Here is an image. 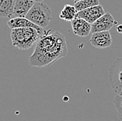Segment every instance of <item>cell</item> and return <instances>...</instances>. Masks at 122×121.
<instances>
[{
    "label": "cell",
    "instance_id": "1",
    "mask_svg": "<svg viewBox=\"0 0 122 121\" xmlns=\"http://www.w3.org/2000/svg\"><path fill=\"white\" fill-rule=\"evenodd\" d=\"M47 31L38 40L29 63L30 66L49 67L55 62L67 56L68 50L66 40L59 31L49 33Z\"/></svg>",
    "mask_w": 122,
    "mask_h": 121
},
{
    "label": "cell",
    "instance_id": "2",
    "mask_svg": "<svg viewBox=\"0 0 122 121\" xmlns=\"http://www.w3.org/2000/svg\"><path fill=\"white\" fill-rule=\"evenodd\" d=\"M42 36L39 31L30 27L15 28L10 31L12 45L21 50L30 49Z\"/></svg>",
    "mask_w": 122,
    "mask_h": 121
},
{
    "label": "cell",
    "instance_id": "3",
    "mask_svg": "<svg viewBox=\"0 0 122 121\" xmlns=\"http://www.w3.org/2000/svg\"><path fill=\"white\" fill-rule=\"evenodd\" d=\"M25 17L41 28L45 29L52 19V11L45 2H36Z\"/></svg>",
    "mask_w": 122,
    "mask_h": 121
},
{
    "label": "cell",
    "instance_id": "4",
    "mask_svg": "<svg viewBox=\"0 0 122 121\" xmlns=\"http://www.w3.org/2000/svg\"><path fill=\"white\" fill-rule=\"evenodd\" d=\"M108 80L114 93L122 96V58H117L110 66Z\"/></svg>",
    "mask_w": 122,
    "mask_h": 121
},
{
    "label": "cell",
    "instance_id": "5",
    "mask_svg": "<svg viewBox=\"0 0 122 121\" xmlns=\"http://www.w3.org/2000/svg\"><path fill=\"white\" fill-rule=\"evenodd\" d=\"M116 24H117V21L114 17L110 13H106L92 24L91 33L109 31Z\"/></svg>",
    "mask_w": 122,
    "mask_h": 121
},
{
    "label": "cell",
    "instance_id": "6",
    "mask_svg": "<svg viewBox=\"0 0 122 121\" xmlns=\"http://www.w3.org/2000/svg\"><path fill=\"white\" fill-rule=\"evenodd\" d=\"M90 43L92 45L98 49L109 47L112 44V38L109 31L92 33Z\"/></svg>",
    "mask_w": 122,
    "mask_h": 121
},
{
    "label": "cell",
    "instance_id": "7",
    "mask_svg": "<svg viewBox=\"0 0 122 121\" xmlns=\"http://www.w3.org/2000/svg\"><path fill=\"white\" fill-rule=\"evenodd\" d=\"M105 13H106L103 6L101 4H99L97 6L88 8L79 12H77L76 17L83 18L89 23L93 24Z\"/></svg>",
    "mask_w": 122,
    "mask_h": 121
},
{
    "label": "cell",
    "instance_id": "8",
    "mask_svg": "<svg viewBox=\"0 0 122 121\" xmlns=\"http://www.w3.org/2000/svg\"><path fill=\"white\" fill-rule=\"evenodd\" d=\"M71 25L74 33L80 37H87L91 33L92 24L83 18L76 17L71 22Z\"/></svg>",
    "mask_w": 122,
    "mask_h": 121
},
{
    "label": "cell",
    "instance_id": "9",
    "mask_svg": "<svg viewBox=\"0 0 122 121\" xmlns=\"http://www.w3.org/2000/svg\"><path fill=\"white\" fill-rule=\"evenodd\" d=\"M8 26L10 29H15V28H22V27H30L34 28L36 29L39 31L42 35L46 33L44 29L41 28L40 27L38 26L37 24H34L28 20L26 17H15L14 18H12L9 20L7 22Z\"/></svg>",
    "mask_w": 122,
    "mask_h": 121
},
{
    "label": "cell",
    "instance_id": "10",
    "mask_svg": "<svg viewBox=\"0 0 122 121\" xmlns=\"http://www.w3.org/2000/svg\"><path fill=\"white\" fill-rule=\"evenodd\" d=\"M35 3V0H15L13 15L25 17Z\"/></svg>",
    "mask_w": 122,
    "mask_h": 121
},
{
    "label": "cell",
    "instance_id": "11",
    "mask_svg": "<svg viewBox=\"0 0 122 121\" xmlns=\"http://www.w3.org/2000/svg\"><path fill=\"white\" fill-rule=\"evenodd\" d=\"M15 0H0V17L10 18L13 15Z\"/></svg>",
    "mask_w": 122,
    "mask_h": 121
},
{
    "label": "cell",
    "instance_id": "12",
    "mask_svg": "<svg viewBox=\"0 0 122 121\" xmlns=\"http://www.w3.org/2000/svg\"><path fill=\"white\" fill-rule=\"evenodd\" d=\"M76 13L77 11L74 6L66 4L61 11L59 17L64 21L71 22L76 17Z\"/></svg>",
    "mask_w": 122,
    "mask_h": 121
},
{
    "label": "cell",
    "instance_id": "13",
    "mask_svg": "<svg viewBox=\"0 0 122 121\" xmlns=\"http://www.w3.org/2000/svg\"><path fill=\"white\" fill-rule=\"evenodd\" d=\"M99 4H100L99 0H83V1H80L75 3L74 6L76 8V11L79 12L84 9L93 7Z\"/></svg>",
    "mask_w": 122,
    "mask_h": 121
},
{
    "label": "cell",
    "instance_id": "14",
    "mask_svg": "<svg viewBox=\"0 0 122 121\" xmlns=\"http://www.w3.org/2000/svg\"><path fill=\"white\" fill-rule=\"evenodd\" d=\"M114 104L120 121H122V96L117 95L114 99Z\"/></svg>",
    "mask_w": 122,
    "mask_h": 121
},
{
    "label": "cell",
    "instance_id": "15",
    "mask_svg": "<svg viewBox=\"0 0 122 121\" xmlns=\"http://www.w3.org/2000/svg\"><path fill=\"white\" fill-rule=\"evenodd\" d=\"M116 29H117V32H118V33H122V24H119V25L117 27Z\"/></svg>",
    "mask_w": 122,
    "mask_h": 121
},
{
    "label": "cell",
    "instance_id": "16",
    "mask_svg": "<svg viewBox=\"0 0 122 121\" xmlns=\"http://www.w3.org/2000/svg\"><path fill=\"white\" fill-rule=\"evenodd\" d=\"M80 1H83V0H74V3H76V2Z\"/></svg>",
    "mask_w": 122,
    "mask_h": 121
},
{
    "label": "cell",
    "instance_id": "17",
    "mask_svg": "<svg viewBox=\"0 0 122 121\" xmlns=\"http://www.w3.org/2000/svg\"><path fill=\"white\" fill-rule=\"evenodd\" d=\"M44 0H35L36 2H39V1H43Z\"/></svg>",
    "mask_w": 122,
    "mask_h": 121
}]
</instances>
